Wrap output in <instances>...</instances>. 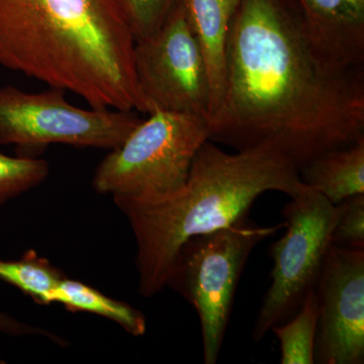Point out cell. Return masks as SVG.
Masks as SVG:
<instances>
[{
  "instance_id": "cell-1",
  "label": "cell",
  "mask_w": 364,
  "mask_h": 364,
  "mask_svg": "<svg viewBox=\"0 0 364 364\" xmlns=\"http://www.w3.org/2000/svg\"><path fill=\"white\" fill-rule=\"evenodd\" d=\"M210 140L272 142L299 170L364 138V65L332 54L294 0H238Z\"/></svg>"
},
{
  "instance_id": "cell-9",
  "label": "cell",
  "mask_w": 364,
  "mask_h": 364,
  "mask_svg": "<svg viewBox=\"0 0 364 364\" xmlns=\"http://www.w3.org/2000/svg\"><path fill=\"white\" fill-rule=\"evenodd\" d=\"M315 363H364V249L330 245L315 287Z\"/></svg>"
},
{
  "instance_id": "cell-15",
  "label": "cell",
  "mask_w": 364,
  "mask_h": 364,
  "mask_svg": "<svg viewBox=\"0 0 364 364\" xmlns=\"http://www.w3.org/2000/svg\"><path fill=\"white\" fill-rule=\"evenodd\" d=\"M62 273L47 260L30 251L23 259H0V279L18 287L40 305H50L55 287L63 279Z\"/></svg>"
},
{
  "instance_id": "cell-12",
  "label": "cell",
  "mask_w": 364,
  "mask_h": 364,
  "mask_svg": "<svg viewBox=\"0 0 364 364\" xmlns=\"http://www.w3.org/2000/svg\"><path fill=\"white\" fill-rule=\"evenodd\" d=\"M299 176L333 205L364 193V138L315 158L299 169Z\"/></svg>"
},
{
  "instance_id": "cell-19",
  "label": "cell",
  "mask_w": 364,
  "mask_h": 364,
  "mask_svg": "<svg viewBox=\"0 0 364 364\" xmlns=\"http://www.w3.org/2000/svg\"><path fill=\"white\" fill-rule=\"evenodd\" d=\"M0 333L11 335V336H42L51 339L55 343L61 345L63 340L59 336L52 334L48 330L41 327L26 324V323L18 321V318L11 317L4 312H0Z\"/></svg>"
},
{
  "instance_id": "cell-18",
  "label": "cell",
  "mask_w": 364,
  "mask_h": 364,
  "mask_svg": "<svg viewBox=\"0 0 364 364\" xmlns=\"http://www.w3.org/2000/svg\"><path fill=\"white\" fill-rule=\"evenodd\" d=\"M182 0H123L134 39L155 35Z\"/></svg>"
},
{
  "instance_id": "cell-5",
  "label": "cell",
  "mask_w": 364,
  "mask_h": 364,
  "mask_svg": "<svg viewBox=\"0 0 364 364\" xmlns=\"http://www.w3.org/2000/svg\"><path fill=\"white\" fill-rule=\"evenodd\" d=\"M282 228L284 223L257 226L246 217L217 231L191 237L177 252L166 287L196 309L205 364L217 363L249 256L261 241Z\"/></svg>"
},
{
  "instance_id": "cell-8",
  "label": "cell",
  "mask_w": 364,
  "mask_h": 364,
  "mask_svg": "<svg viewBox=\"0 0 364 364\" xmlns=\"http://www.w3.org/2000/svg\"><path fill=\"white\" fill-rule=\"evenodd\" d=\"M134 64L148 114L182 112L208 122L210 81L183 0L155 35L136 41Z\"/></svg>"
},
{
  "instance_id": "cell-16",
  "label": "cell",
  "mask_w": 364,
  "mask_h": 364,
  "mask_svg": "<svg viewBox=\"0 0 364 364\" xmlns=\"http://www.w3.org/2000/svg\"><path fill=\"white\" fill-rule=\"evenodd\" d=\"M49 172L45 160L9 156L0 151V205L40 186Z\"/></svg>"
},
{
  "instance_id": "cell-14",
  "label": "cell",
  "mask_w": 364,
  "mask_h": 364,
  "mask_svg": "<svg viewBox=\"0 0 364 364\" xmlns=\"http://www.w3.org/2000/svg\"><path fill=\"white\" fill-rule=\"evenodd\" d=\"M318 321V299L313 289L306 294L301 308L291 320L272 329L279 341L280 363H315Z\"/></svg>"
},
{
  "instance_id": "cell-6",
  "label": "cell",
  "mask_w": 364,
  "mask_h": 364,
  "mask_svg": "<svg viewBox=\"0 0 364 364\" xmlns=\"http://www.w3.org/2000/svg\"><path fill=\"white\" fill-rule=\"evenodd\" d=\"M334 215V205L306 186L284 207L287 231L270 246L269 256L274 262L272 284L254 325V341L264 338L274 326L291 320L306 294L315 289L332 244Z\"/></svg>"
},
{
  "instance_id": "cell-7",
  "label": "cell",
  "mask_w": 364,
  "mask_h": 364,
  "mask_svg": "<svg viewBox=\"0 0 364 364\" xmlns=\"http://www.w3.org/2000/svg\"><path fill=\"white\" fill-rule=\"evenodd\" d=\"M65 92L55 87L40 92L0 88V145L39 149L64 144L111 151L142 122L132 112L75 107Z\"/></svg>"
},
{
  "instance_id": "cell-3",
  "label": "cell",
  "mask_w": 364,
  "mask_h": 364,
  "mask_svg": "<svg viewBox=\"0 0 364 364\" xmlns=\"http://www.w3.org/2000/svg\"><path fill=\"white\" fill-rule=\"evenodd\" d=\"M305 186L296 163L275 144L230 154L208 140L176 196L151 203L114 202L135 235L139 293L151 298L166 287L177 252L191 237L248 217L262 193L279 191L291 198Z\"/></svg>"
},
{
  "instance_id": "cell-4",
  "label": "cell",
  "mask_w": 364,
  "mask_h": 364,
  "mask_svg": "<svg viewBox=\"0 0 364 364\" xmlns=\"http://www.w3.org/2000/svg\"><path fill=\"white\" fill-rule=\"evenodd\" d=\"M210 140L207 119L182 112H155L100 163L92 186L114 202L151 203L186 186L193 160Z\"/></svg>"
},
{
  "instance_id": "cell-10",
  "label": "cell",
  "mask_w": 364,
  "mask_h": 364,
  "mask_svg": "<svg viewBox=\"0 0 364 364\" xmlns=\"http://www.w3.org/2000/svg\"><path fill=\"white\" fill-rule=\"evenodd\" d=\"M322 44L337 58L364 65V0H294Z\"/></svg>"
},
{
  "instance_id": "cell-13",
  "label": "cell",
  "mask_w": 364,
  "mask_h": 364,
  "mask_svg": "<svg viewBox=\"0 0 364 364\" xmlns=\"http://www.w3.org/2000/svg\"><path fill=\"white\" fill-rule=\"evenodd\" d=\"M51 303L61 304L70 312L90 313L109 318L132 336H143L147 329L145 316L140 311L77 280L65 277L60 280L53 291Z\"/></svg>"
},
{
  "instance_id": "cell-2",
  "label": "cell",
  "mask_w": 364,
  "mask_h": 364,
  "mask_svg": "<svg viewBox=\"0 0 364 364\" xmlns=\"http://www.w3.org/2000/svg\"><path fill=\"white\" fill-rule=\"evenodd\" d=\"M134 47L123 0H0V66L93 109L147 114Z\"/></svg>"
},
{
  "instance_id": "cell-17",
  "label": "cell",
  "mask_w": 364,
  "mask_h": 364,
  "mask_svg": "<svg viewBox=\"0 0 364 364\" xmlns=\"http://www.w3.org/2000/svg\"><path fill=\"white\" fill-rule=\"evenodd\" d=\"M331 243L339 247L364 249V193L334 205Z\"/></svg>"
},
{
  "instance_id": "cell-11",
  "label": "cell",
  "mask_w": 364,
  "mask_h": 364,
  "mask_svg": "<svg viewBox=\"0 0 364 364\" xmlns=\"http://www.w3.org/2000/svg\"><path fill=\"white\" fill-rule=\"evenodd\" d=\"M183 2L207 68L210 87V117L217 109L224 92L230 26L238 0H183Z\"/></svg>"
}]
</instances>
